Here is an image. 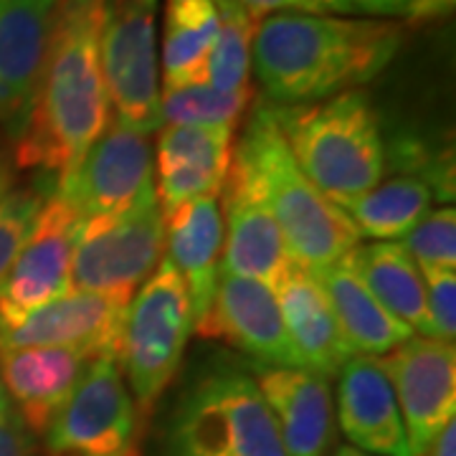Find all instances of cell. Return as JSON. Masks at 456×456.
Returning <instances> with one entry per match:
<instances>
[{"label": "cell", "mask_w": 456, "mask_h": 456, "mask_svg": "<svg viewBox=\"0 0 456 456\" xmlns=\"http://www.w3.org/2000/svg\"><path fill=\"white\" fill-rule=\"evenodd\" d=\"M335 456H373V454H365V452H360V449H355V446H340V449L335 452Z\"/></svg>", "instance_id": "38"}, {"label": "cell", "mask_w": 456, "mask_h": 456, "mask_svg": "<svg viewBox=\"0 0 456 456\" xmlns=\"http://www.w3.org/2000/svg\"><path fill=\"white\" fill-rule=\"evenodd\" d=\"M284 142L312 185L347 208L386 175V137L365 92L350 89L310 104H269Z\"/></svg>", "instance_id": "4"}, {"label": "cell", "mask_w": 456, "mask_h": 456, "mask_svg": "<svg viewBox=\"0 0 456 456\" xmlns=\"http://www.w3.org/2000/svg\"><path fill=\"white\" fill-rule=\"evenodd\" d=\"M305 13L345 18H406V0H305Z\"/></svg>", "instance_id": "32"}, {"label": "cell", "mask_w": 456, "mask_h": 456, "mask_svg": "<svg viewBox=\"0 0 456 456\" xmlns=\"http://www.w3.org/2000/svg\"><path fill=\"white\" fill-rule=\"evenodd\" d=\"M203 338L228 342L256 365H299L279 312L274 289L221 269ZM302 368V365H299Z\"/></svg>", "instance_id": "14"}, {"label": "cell", "mask_w": 456, "mask_h": 456, "mask_svg": "<svg viewBox=\"0 0 456 456\" xmlns=\"http://www.w3.org/2000/svg\"><path fill=\"white\" fill-rule=\"evenodd\" d=\"M426 289V305L431 314L434 338L452 342L456 338V272L449 269H428L421 272Z\"/></svg>", "instance_id": "31"}, {"label": "cell", "mask_w": 456, "mask_h": 456, "mask_svg": "<svg viewBox=\"0 0 456 456\" xmlns=\"http://www.w3.org/2000/svg\"><path fill=\"white\" fill-rule=\"evenodd\" d=\"M44 439L51 456H140V413L114 353L89 362Z\"/></svg>", "instance_id": "9"}, {"label": "cell", "mask_w": 456, "mask_h": 456, "mask_svg": "<svg viewBox=\"0 0 456 456\" xmlns=\"http://www.w3.org/2000/svg\"><path fill=\"white\" fill-rule=\"evenodd\" d=\"M312 277L322 287L342 338L355 355L383 358L416 335L375 299L347 256L314 272Z\"/></svg>", "instance_id": "23"}, {"label": "cell", "mask_w": 456, "mask_h": 456, "mask_svg": "<svg viewBox=\"0 0 456 456\" xmlns=\"http://www.w3.org/2000/svg\"><path fill=\"white\" fill-rule=\"evenodd\" d=\"M403 36L395 20L284 11L256 23L251 66L272 104H310L375 79Z\"/></svg>", "instance_id": "1"}, {"label": "cell", "mask_w": 456, "mask_h": 456, "mask_svg": "<svg viewBox=\"0 0 456 456\" xmlns=\"http://www.w3.org/2000/svg\"><path fill=\"white\" fill-rule=\"evenodd\" d=\"M424 456H456V421L441 431Z\"/></svg>", "instance_id": "36"}, {"label": "cell", "mask_w": 456, "mask_h": 456, "mask_svg": "<svg viewBox=\"0 0 456 456\" xmlns=\"http://www.w3.org/2000/svg\"><path fill=\"white\" fill-rule=\"evenodd\" d=\"M254 380L274 416L287 456H325L335 444L330 378L299 365H256Z\"/></svg>", "instance_id": "18"}, {"label": "cell", "mask_w": 456, "mask_h": 456, "mask_svg": "<svg viewBox=\"0 0 456 456\" xmlns=\"http://www.w3.org/2000/svg\"><path fill=\"white\" fill-rule=\"evenodd\" d=\"M338 378V424L353 446L373 456H411L401 408L380 360L353 355Z\"/></svg>", "instance_id": "20"}, {"label": "cell", "mask_w": 456, "mask_h": 456, "mask_svg": "<svg viewBox=\"0 0 456 456\" xmlns=\"http://www.w3.org/2000/svg\"><path fill=\"white\" fill-rule=\"evenodd\" d=\"M233 132L228 127L180 125H167L160 132L152 185L163 213L196 198L221 196L233 160Z\"/></svg>", "instance_id": "17"}, {"label": "cell", "mask_w": 456, "mask_h": 456, "mask_svg": "<svg viewBox=\"0 0 456 456\" xmlns=\"http://www.w3.org/2000/svg\"><path fill=\"white\" fill-rule=\"evenodd\" d=\"M378 360L401 408L411 456H424L456 416V347L413 335Z\"/></svg>", "instance_id": "12"}, {"label": "cell", "mask_w": 456, "mask_h": 456, "mask_svg": "<svg viewBox=\"0 0 456 456\" xmlns=\"http://www.w3.org/2000/svg\"><path fill=\"white\" fill-rule=\"evenodd\" d=\"M165 218V259L183 279L191 312L193 332L203 338L208 325L216 281L221 274L224 256V213L221 198L203 196L188 200L173 211L163 213Z\"/></svg>", "instance_id": "19"}, {"label": "cell", "mask_w": 456, "mask_h": 456, "mask_svg": "<svg viewBox=\"0 0 456 456\" xmlns=\"http://www.w3.org/2000/svg\"><path fill=\"white\" fill-rule=\"evenodd\" d=\"M99 51L114 114L142 134L158 130V0H102Z\"/></svg>", "instance_id": "8"}, {"label": "cell", "mask_w": 456, "mask_h": 456, "mask_svg": "<svg viewBox=\"0 0 456 456\" xmlns=\"http://www.w3.org/2000/svg\"><path fill=\"white\" fill-rule=\"evenodd\" d=\"M11 408V401H8V395H5V388H3V380H0V413H5Z\"/></svg>", "instance_id": "39"}, {"label": "cell", "mask_w": 456, "mask_h": 456, "mask_svg": "<svg viewBox=\"0 0 456 456\" xmlns=\"http://www.w3.org/2000/svg\"><path fill=\"white\" fill-rule=\"evenodd\" d=\"M218 198H224L221 213L226 218L221 269L274 289L281 274L292 266V259L274 216L256 193L254 183L233 160Z\"/></svg>", "instance_id": "16"}, {"label": "cell", "mask_w": 456, "mask_h": 456, "mask_svg": "<svg viewBox=\"0 0 456 456\" xmlns=\"http://www.w3.org/2000/svg\"><path fill=\"white\" fill-rule=\"evenodd\" d=\"M347 259L362 284L395 320H401L421 338H434L424 277L403 246L398 241L358 244L347 254Z\"/></svg>", "instance_id": "24"}, {"label": "cell", "mask_w": 456, "mask_h": 456, "mask_svg": "<svg viewBox=\"0 0 456 456\" xmlns=\"http://www.w3.org/2000/svg\"><path fill=\"white\" fill-rule=\"evenodd\" d=\"M11 191H13V170L0 158V198L8 196Z\"/></svg>", "instance_id": "37"}, {"label": "cell", "mask_w": 456, "mask_h": 456, "mask_svg": "<svg viewBox=\"0 0 456 456\" xmlns=\"http://www.w3.org/2000/svg\"><path fill=\"white\" fill-rule=\"evenodd\" d=\"M163 259V208L150 193L130 211L79 224L71 254V289L130 302Z\"/></svg>", "instance_id": "7"}, {"label": "cell", "mask_w": 456, "mask_h": 456, "mask_svg": "<svg viewBox=\"0 0 456 456\" xmlns=\"http://www.w3.org/2000/svg\"><path fill=\"white\" fill-rule=\"evenodd\" d=\"M287 8H299L305 11V0H254L251 5V20L259 23L261 18L272 16V13H284Z\"/></svg>", "instance_id": "35"}, {"label": "cell", "mask_w": 456, "mask_h": 456, "mask_svg": "<svg viewBox=\"0 0 456 456\" xmlns=\"http://www.w3.org/2000/svg\"><path fill=\"white\" fill-rule=\"evenodd\" d=\"M79 224L77 211L56 191L46 196L31 236L0 279V338L71 292V254Z\"/></svg>", "instance_id": "11"}, {"label": "cell", "mask_w": 456, "mask_h": 456, "mask_svg": "<svg viewBox=\"0 0 456 456\" xmlns=\"http://www.w3.org/2000/svg\"><path fill=\"white\" fill-rule=\"evenodd\" d=\"M130 302L110 294L71 289L28 314L0 338V350L18 347H69L89 355L117 353L122 320Z\"/></svg>", "instance_id": "15"}, {"label": "cell", "mask_w": 456, "mask_h": 456, "mask_svg": "<svg viewBox=\"0 0 456 456\" xmlns=\"http://www.w3.org/2000/svg\"><path fill=\"white\" fill-rule=\"evenodd\" d=\"M56 193L77 211L82 224L134 208L142 198L155 193L147 134L132 130L112 114L79 165L59 178Z\"/></svg>", "instance_id": "10"}, {"label": "cell", "mask_w": 456, "mask_h": 456, "mask_svg": "<svg viewBox=\"0 0 456 456\" xmlns=\"http://www.w3.org/2000/svg\"><path fill=\"white\" fill-rule=\"evenodd\" d=\"M46 196L38 191H11L0 198V279L31 236L33 224L44 208Z\"/></svg>", "instance_id": "30"}, {"label": "cell", "mask_w": 456, "mask_h": 456, "mask_svg": "<svg viewBox=\"0 0 456 456\" xmlns=\"http://www.w3.org/2000/svg\"><path fill=\"white\" fill-rule=\"evenodd\" d=\"M99 358V355H97ZM94 355L69 347L0 350V380L11 406L38 439L77 388Z\"/></svg>", "instance_id": "21"}, {"label": "cell", "mask_w": 456, "mask_h": 456, "mask_svg": "<svg viewBox=\"0 0 456 456\" xmlns=\"http://www.w3.org/2000/svg\"><path fill=\"white\" fill-rule=\"evenodd\" d=\"M49 456H51V454H49Z\"/></svg>", "instance_id": "40"}, {"label": "cell", "mask_w": 456, "mask_h": 456, "mask_svg": "<svg viewBox=\"0 0 456 456\" xmlns=\"http://www.w3.org/2000/svg\"><path fill=\"white\" fill-rule=\"evenodd\" d=\"M254 92H218L208 84L170 86L160 94V122L180 127H228L236 130Z\"/></svg>", "instance_id": "28"}, {"label": "cell", "mask_w": 456, "mask_h": 456, "mask_svg": "<svg viewBox=\"0 0 456 456\" xmlns=\"http://www.w3.org/2000/svg\"><path fill=\"white\" fill-rule=\"evenodd\" d=\"M213 3L218 8V33L206 64L203 84L226 94L246 92L251 89L248 74H251V46H254L256 23L236 0H213Z\"/></svg>", "instance_id": "27"}, {"label": "cell", "mask_w": 456, "mask_h": 456, "mask_svg": "<svg viewBox=\"0 0 456 456\" xmlns=\"http://www.w3.org/2000/svg\"><path fill=\"white\" fill-rule=\"evenodd\" d=\"M167 456H287V449L254 375L221 368L180 398Z\"/></svg>", "instance_id": "5"}, {"label": "cell", "mask_w": 456, "mask_h": 456, "mask_svg": "<svg viewBox=\"0 0 456 456\" xmlns=\"http://www.w3.org/2000/svg\"><path fill=\"white\" fill-rule=\"evenodd\" d=\"M59 0H0V132L18 142L31 117Z\"/></svg>", "instance_id": "13"}, {"label": "cell", "mask_w": 456, "mask_h": 456, "mask_svg": "<svg viewBox=\"0 0 456 456\" xmlns=\"http://www.w3.org/2000/svg\"><path fill=\"white\" fill-rule=\"evenodd\" d=\"M274 297L299 365L325 378H335L355 353L342 338L340 325L317 279L312 272L292 264L277 281Z\"/></svg>", "instance_id": "22"}, {"label": "cell", "mask_w": 456, "mask_h": 456, "mask_svg": "<svg viewBox=\"0 0 456 456\" xmlns=\"http://www.w3.org/2000/svg\"><path fill=\"white\" fill-rule=\"evenodd\" d=\"M218 33L213 0H165L163 89L203 84L206 64Z\"/></svg>", "instance_id": "25"}, {"label": "cell", "mask_w": 456, "mask_h": 456, "mask_svg": "<svg viewBox=\"0 0 456 456\" xmlns=\"http://www.w3.org/2000/svg\"><path fill=\"white\" fill-rule=\"evenodd\" d=\"M191 335L193 312L188 289L173 264L163 259L132 294L114 353L140 419L152 413L158 398L178 375Z\"/></svg>", "instance_id": "6"}, {"label": "cell", "mask_w": 456, "mask_h": 456, "mask_svg": "<svg viewBox=\"0 0 456 456\" xmlns=\"http://www.w3.org/2000/svg\"><path fill=\"white\" fill-rule=\"evenodd\" d=\"M233 163L274 216L292 264L314 274L360 244L347 213L322 196L297 165L269 104H256L246 119L244 134L233 145Z\"/></svg>", "instance_id": "3"}, {"label": "cell", "mask_w": 456, "mask_h": 456, "mask_svg": "<svg viewBox=\"0 0 456 456\" xmlns=\"http://www.w3.org/2000/svg\"><path fill=\"white\" fill-rule=\"evenodd\" d=\"M0 456H49L46 446L28 431L13 406L0 413Z\"/></svg>", "instance_id": "33"}, {"label": "cell", "mask_w": 456, "mask_h": 456, "mask_svg": "<svg viewBox=\"0 0 456 456\" xmlns=\"http://www.w3.org/2000/svg\"><path fill=\"white\" fill-rule=\"evenodd\" d=\"M456 0H406V20L424 23V20H439L454 11Z\"/></svg>", "instance_id": "34"}, {"label": "cell", "mask_w": 456, "mask_h": 456, "mask_svg": "<svg viewBox=\"0 0 456 456\" xmlns=\"http://www.w3.org/2000/svg\"><path fill=\"white\" fill-rule=\"evenodd\" d=\"M434 200L436 193L426 180L416 175H395L386 183H378L373 191L350 203L345 213L353 221L358 236L393 241L406 236L426 213H431Z\"/></svg>", "instance_id": "26"}, {"label": "cell", "mask_w": 456, "mask_h": 456, "mask_svg": "<svg viewBox=\"0 0 456 456\" xmlns=\"http://www.w3.org/2000/svg\"><path fill=\"white\" fill-rule=\"evenodd\" d=\"M102 0H59L31 117L16 142L18 167L64 178L110 122L102 71Z\"/></svg>", "instance_id": "2"}, {"label": "cell", "mask_w": 456, "mask_h": 456, "mask_svg": "<svg viewBox=\"0 0 456 456\" xmlns=\"http://www.w3.org/2000/svg\"><path fill=\"white\" fill-rule=\"evenodd\" d=\"M403 248L419 266L428 269H449L456 272V211L454 206H441L426 213L424 218L403 236Z\"/></svg>", "instance_id": "29"}]
</instances>
